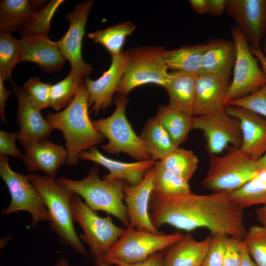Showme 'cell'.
<instances>
[{"label": "cell", "mask_w": 266, "mask_h": 266, "mask_svg": "<svg viewBox=\"0 0 266 266\" xmlns=\"http://www.w3.org/2000/svg\"><path fill=\"white\" fill-rule=\"evenodd\" d=\"M149 215L154 227L163 225L190 232L206 229L211 235H223L243 240L247 230L244 209L233 201L230 192L199 195L192 192L181 196L152 193Z\"/></svg>", "instance_id": "6da1fadb"}, {"label": "cell", "mask_w": 266, "mask_h": 266, "mask_svg": "<svg viewBox=\"0 0 266 266\" xmlns=\"http://www.w3.org/2000/svg\"><path fill=\"white\" fill-rule=\"evenodd\" d=\"M89 107V96L84 82L64 109L50 112L45 117L53 130L63 133L68 165H77L81 152L96 147L103 140L104 136L95 128L90 119Z\"/></svg>", "instance_id": "7a4b0ae2"}, {"label": "cell", "mask_w": 266, "mask_h": 266, "mask_svg": "<svg viewBox=\"0 0 266 266\" xmlns=\"http://www.w3.org/2000/svg\"><path fill=\"white\" fill-rule=\"evenodd\" d=\"M29 179L42 198L50 217L49 227L62 243L88 258L87 251L73 226L71 202L74 193L58 183L55 177L30 173Z\"/></svg>", "instance_id": "3957f363"}, {"label": "cell", "mask_w": 266, "mask_h": 266, "mask_svg": "<svg viewBox=\"0 0 266 266\" xmlns=\"http://www.w3.org/2000/svg\"><path fill=\"white\" fill-rule=\"evenodd\" d=\"M56 182L74 194L81 196L95 211H103L119 219L126 228L130 220L126 204L123 202L124 187L127 183L122 179L107 181L101 179L97 166H92L83 179L75 180L65 177Z\"/></svg>", "instance_id": "277c9868"}, {"label": "cell", "mask_w": 266, "mask_h": 266, "mask_svg": "<svg viewBox=\"0 0 266 266\" xmlns=\"http://www.w3.org/2000/svg\"><path fill=\"white\" fill-rule=\"evenodd\" d=\"M165 51L159 46H143L125 51V71L116 93L127 96L135 88L147 84L165 87L169 78Z\"/></svg>", "instance_id": "5b68a950"}, {"label": "cell", "mask_w": 266, "mask_h": 266, "mask_svg": "<svg viewBox=\"0 0 266 266\" xmlns=\"http://www.w3.org/2000/svg\"><path fill=\"white\" fill-rule=\"evenodd\" d=\"M129 101L126 96L118 94L114 99L115 109L109 117L92 121L95 128L108 140L101 148L109 154L125 153L138 161L151 159L141 137L137 135L126 116Z\"/></svg>", "instance_id": "8992f818"}, {"label": "cell", "mask_w": 266, "mask_h": 266, "mask_svg": "<svg viewBox=\"0 0 266 266\" xmlns=\"http://www.w3.org/2000/svg\"><path fill=\"white\" fill-rule=\"evenodd\" d=\"M259 168L253 160L240 148L222 156H212L201 184L207 190L232 192L255 176Z\"/></svg>", "instance_id": "52a82bcc"}, {"label": "cell", "mask_w": 266, "mask_h": 266, "mask_svg": "<svg viewBox=\"0 0 266 266\" xmlns=\"http://www.w3.org/2000/svg\"><path fill=\"white\" fill-rule=\"evenodd\" d=\"M72 219L81 226L80 240L88 246L94 259L103 258L123 235L125 229L116 226L109 216L101 217L74 194L71 202Z\"/></svg>", "instance_id": "ba28073f"}, {"label": "cell", "mask_w": 266, "mask_h": 266, "mask_svg": "<svg viewBox=\"0 0 266 266\" xmlns=\"http://www.w3.org/2000/svg\"><path fill=\"white\" fill-rule=\"evenodd\" d=\"M0 175L11 197L10 204L2 210V214L26 211L31 214L32 227L40 222L50 221L48 210L28 175L13 171L7 156H0Z\"/></svg>", "instance_id": "9c48e42d"}, {"label": "cell", "mask_w": 266, "mask_h": 266, "mask_svg": "<svg viewBox=\"0 0 266 266\" xmlns=\"http://www.w3.org/2000/svg\"><path fill=\"white\" fill-rule=\"evenodd\" d=\"M231 35L235 47L233 78L228 88L225 103L251 94L266 84V74L242 33L234 25Z\"/></svg>", "instance_id": "30bf717a"}, {"label": "cell", "mask_w": 266, "mask_h": 266, "mask_svg": "<svg viewBox=\"0 0 266 266\" xmlns=\"http://www.w3.org/2000/svg\"><path fill=\"white\" fill-rule=\"evenodd\" d=\"M182 236L179 232L155 233L137 230L129 226L103 258L116 259L128 264L137 263L166 249Z\"/></svg>", "instance_id": "8fae6325"}, {"label": "cell", "mask_w": 266, "mask_h": 266, "mask_svg": "<svg viewBox=\"0 0 266 266\" xmlns=\"http://www.w3.org/2000/svg\"><path fill=\"white\" fill-rule=\"evenodd\" d=\"M193 129L202 131L212 156L222 152L230 144L240 148L242 141L239 121L225 108L203 115L194 116Z\"/></svg>", "instance_id": "7c38bea8"}, {"label": "cell", "mask_w": 266, "mask_h": 266, "mask_svg": "<svg viewBox=\"0 0 266 266\" xmlns=\"http://www.w3.org/2000/svg\"><path fill=\"white\" fill-rule=\"evenodd\" d=\"M93 5V0H86L77 4L73 11L66 14L65 20L69 22V28L58 41L63 56L70 64V70L84 78L93 70L91 65L83 60L81 52L85 25Z\"/></svg>", "instance_id": "4fadbf2b"}, {"label": "cell", "mask_w": 266, "mask_h": 266, "mask_svg": "<svg viewBox=\"0 0 266 266\" xmlns=\"http://www.w3.org/2000/svg\"><path fill=\"white\" fill-rule=\"evenodd\" d=\"M225 11L249 45L261 48L266 30V0H227Z\"/></svg>", "instance_id": "5bb4252c"}, {"label": "cell", "mask_w": 266, "mask_h": 266, "mask_svg": "<svg viewBox=\"0 0 266 266\" xmlns=\"http://www.w3.org/2000/svg\"><path fill=\"white\" fill-rule=\"evenodd\" d=\"M11 91L18 100L17 122L20 126L17 139L24 147L48 137L53 130L40 110L29 99L24 89L12 82Z\"/></svg>", "instance_id": "9a60e30c"}, {"label": "cell", "mask_w": 266, "mask_h": 266, "mask_svg": "<svg viewBox=\"0 0 266 266\" xmlns=\"http://www.w3.org/2000/svg\"><path fill=\"white\" fill-rule=\"evenodd\" d=\"M154 166L148 170L142 180L131 186L126 183L124 187V201L126 203L130 226L137 230L155 233L162 232L153 225L149 215V201L153 192Z\"/></svg>", "instance_id": "2e32d148"}, {"label": "cell", "mask_w": 266, "mask_h": 266, "mask_svg": "<svg viewBox=\"0 0 266 266\" xmlns=\"http://www.w3.org/2000/svg\"><path fill=\"white\" fill-rule=\"evenodd\" d=\"M225 108L239 122L242 138L240 150L257 161L266 152V119L241 107L227 105Z\"/></svg>", "instance_id": "e0dca14e"}, {"label": "cell", "mask_w": 266, "mask_h": 266, "mask_svg": "<svg viewBox=\"0 0 266 266\" xmlns=\"http://www.w3.org/2000/svg\"><path fill=\"white\" fill-rule=\"evenodd\" d=\"M125 52L112 57L108 69L96 80L86 77L85 84L89 96V106L91 111L97 115L101 110L110 106L113 96L116 93L124 73Z\"/></svg>", "instance_id": "ac0fdd59"}, {"label": "cell", "mask_w": 266, "mask_h": 266, "mask_svg": "<svg viewBox=\"0 0 266 266\" xmlns=\"http://www.w3.org/2000/svg\"><path fill=\"white\" fill-rule=\"evenodd\" d=\"M19 63L31 62L48 73L61 70L66 63L58 42L48 36L38 35L19 39Z\"/></svg>", "instance_id": "d6986e66"}, {"label": "cell", "mask_w": 266, "mask_h": 266, "mask_svg": "<svg viewBox=\"0 0 266 266\" xmlns=\"http://www.w3.org/2000/svg\"><path fill=\"white\" fill-rule=\"evenodd\" d=\"M79 158L94 162L107 168L109 172L103 176V179L107 181L122 179L131 186L139 183L146 172L157 163L152 159L134 163L120 162L106 157L96 147L81 152Z\"/></svg>", "instance_id": "ffe728a7"}, {"label": "cell", "mask_w": 266, "mask_h": 266, "mask_svg": "<svg viewBox=\"0 0 266 266\" xmlns=\"http://www.w3.org/2000/svg\"><path fill=\"white\" fill-rule=\"evenodd\" d=\"M24 147L22 159L30 173L41 170L47 175L55 177L59 168L67 162L66 148L46 138L29 144Z\"/></svg>", "instance_id": "44dd1931"}, {"label": "cell", "mask_w": 266, "mask_h": 266, "mask_svg": "<svg viewBox=\"0 0 266 266\" xmlns=\"http://www.w3.org/2000/svg\"><path fill=\"white\" fill-rule=\"evenodd\" d=\"M229 81L206 74L198 75L193 107L194 116L225 108Z\"/></svg>", "instance_id": "7402d4cb"}, {"label": "cell", "mask_w": 266, "mask_h": 266, "mask_svg": "<svg viewBox=\"0 0 266 266\" xmlns=\"http://www.w3.org/2000/svg\"><path fill=\"white\" fill-rule=\"evenodd\" d=\"M212 236L197 240L187 233L183 235L164 253V266H201L205 260Z\"/></svg>", "instance_id": "603a6c76"}, {"label": "cell", "mask_w": 266, "mask_h": 266, "mask_svg": "<svg viewBox=\"0 0 266 266\" xmlns=\"http://www.w3.org/2000/svg\"><path fill=\"white\" fill-rule=\"evenodd\" d=\"M233 41L215 39L206 44L201 64V74L229 81L235 60Z\"/></svg>", "instance_id": "cb8c5ba5"}, {"label": "cell", "mask_w": 266, "mask_h": 266, "mask_svg": "<svg viewBox=\"0 0 266 266\" xmlns=\"http://www.w3.org/2000/svg\"><path fill=\"white\" fill-rule=\"evenodd\" d=\"M46 0H2L0 2V32L11 34L40 10Z\"/></svg>", "instance_id": "d4e9b609"}, {"label": "cell", "mask_w": 266, "mask_h": 266, "mask_svg": "<svg viewBox=\"0 0 266 266\" xmlns=\"http://www.w3.org/2000/svg\"><path fill=\"white\" fill-rule=\"evenodd\" d=\"M198 76L179 71L169 72L165 88L169 96V106L194 115L193 107Z\"/></svg>", "instance_id": "484cf974"}, {"label": "cell", "mask_w": 266, "mask_h": 266, "mask_svg": "<svg viewBox=\"0 0 266 266\" xmlns=\"http://www.w3.org/2000/svg\"><path fill=\"white\" fill-rule=\"evenodd\" d=\"M151 158L161 161L178 147L155 116L145 124L140 136Z\"/></svg>", "instance_id": "4316f807"}, {"label": "cell", "mask_w": 266, "mask_h": 266, "mask_svg": "<svg viewBox=\"0 0 266 266\" xmlns=\"http://www.w3.org/2000/svg\"><path fill=\"white\" fill-rule=\"evenodd\" d=\"M206 44L185 46L165 50L164 59L168 68L196 75L201 73L202 57Z\"/></svg>", "instance_id": "83f0119b"}, {"label": "cell", "mask_w": 266, "mask_h": 266, "mask_svg": "<svg viewBox=\"0 0 266 266\" xmlns=\"http://www.w3.org/2000/svg\"><path fill=\"white\" fill-rule=\"evenodd\" d=\"M156 117L177 147L185 141L189 132L193 129L194 115L168 105L160 106Z\"/></svg>", "instance_id": "f1b7e54d"}, {"label": "cell", "mask_w": 266, "mask_h": 266, "mask_svg": "<svg viewBox=\"0 0 266 266\" xmlns=\"http://www.w3.org/2000/svg\"><path fill=\"white\" fill-rule=\"evenodd\" d=\"M131 21L119 23L103 30H98L88 34L95 42L101 44L111 57L121 54L126 38L135 29Z\"/></svg>", "instance_id": "f546056e"}, {"label": "cell", "mask_w": 266, "mask_h": 266, "mask_svg": "<svg viewBox=\"0 0 266 266\" xmlns=\"http://www.w3.org/2000/svg\"><path fill=\"white\" fill-rule=\"evenodd\" d=\"M233 202L243 208L266 204V170L259 169L254 177L230 192Z\"/></svg>", "instance_id": "4dcf8cb0"}, {"label": "cell", "mask_w": 266, "mask_h": 266, "mask_svg": "<svg viewBox=\"0 0 266 266\" xmlns=\"http://www.w3.org/2000/svg\"><path fill=\"white\" fill-rule=\"evenodd\" d=\"M189 182L166 170L157 161L154 166L152 193L165 196H181L191 193Z\"/></svg>", "instance_id": "1f68e13d"}, {"label": "cell", "mask_w": 266, "mask_h": 266, "mask_svg": "<svg viewBox=\"0 0 266 266\" xmlns=\"http://www.w3.org/2000/svg\"><path fill=\"white\" fill-rule=\"evenodd\" d=\"M160 162L165 169L189 182L198 168L199 160L192 150L178 147Z\"/></svg>", "instance_id": "d6a6232c"}, {"label": "cell", "mask_w": 266, "mask_h": 266, "mask_svg": "<svg viewBox=\"0 0 266 266\" xmlns=\"http://www.w3.org/2000/svg\"><path fill=\"white\" fill-rule=\"evenodd\" d=\"M85 79L70 70L65 78L52 85L50 106L56 111L66 107L74 98Z\"/></svg>", "instance_id": "836d02e7"}, {"label": "cell", "mask_w": 266, "mask_h": 266, "mask_svg": "<svg viewBox=\"0 0 266 266\" xmlns=\"http://www.w3.org/2000/svg\"><path fill=\"white\" fill-rule=\"evenodd\" d=\"M63 0H52L37 11L17 31L21 38L33 36H48L51 20Z\"/></svg>", "instance_id": "e575fe53"}, {"label": "cell", "mask_w": 266, "mask_h": 266, "mask_svg": "<svg viewBox=\"0 0 266 266\" xmlns=\"http://www.w3.org/2000/svg\"><path fill=\"white\" fill-rule=\"evenodd\" d=\"M19 40L10 34L0 33V77L11 83V72L19 63Z\"/></svg>", "instance_id": "d590c367"}, {"label": "cell", "mask_w": 266, "mask_h": 266, "mask_svg": "<svg viewBox=\"0 0 266 266\" xmlns=\"http://www.w3.org/2000/svg\"><path fill=\"white\" fill-rule=\"evenodd\" d=\"M257 266H266V226H251L243 240Z\"/></svg>", "instance_id": "8d00e7d4"}, {"label": "cell", "mask_w": 266, "mask_h": 266, "mask_svg": "<svg viewBox=\"0 0 266 266\" xmlns=\"http://www.w3.org/2000/svg\"><path fill=\"white\" fill-rule=\"evenodd\" d=\"M52 86L51 83L42 82L36 77L30 78L23 88L32 103L41 111L50 106Z\"/></svg>", "instance_id": "74e56055"}, {"label": "cell", "mask_w": 266, "mask_h": 266, "mask_svg": "<svg viewBox=\"0 0 266 266\" xmlns=\"http://www.w3.org/2000/svg\"><path fill=\"white\" fill-rule=\"evenodd\" d=\"M227 105L245 108L266 119V84L251 94L228 101L225 103Z\"/></svg>", "instance_id": "f35d334b"}, {"label": "cell", "mask_w": 266, "mask_h": 266, "mask_svg": "<svg viewBox=\"0 0 266 266\" xmlns=\"http://www.w3.org/2000/svg\"><path fill=\"white\" fill-rule=\"evenodd\" d=\"M228 237L223 235L212 236V240L203 264L204 266H223Z\"/></svg>", "instance_id": "ab89813d"}, {"label": "cell", "mask_w": 266, "mask_h": 266, "mask_svg": "<svg viewBox=\"0 0 266 266\" xmlns=\"http://www.w3.org/2000/svg\"><path fill=\"white\" fill-rule=\"evenodd\" d=\"M18 132L8 133L0 131V154L1 156H10L17 159H22L23 154L18 149L16 140Z\"/></svg>", "instance_id": "60d3db41"}, {"label": "cell", "mask_w": 266, "mask_h": 266, "mask_svg": "<svg viewBox=\"0 0 266 266\" xmlns=\"http://www.w3.org/2000/svg\"><path fill=\"white\" fill-rule=\"evenodd\" d=\"M242 240L229 237L222 266H240L242 259Z\"/></svg>", "instance_id": "b9f144b4"}, {"label": "cell", "mask_w": 266, "mask_h": 266, "mask_svg": "<svg viewBox=\"0 0 266 266\" xmlns=\"http://www.w3.org/2000/svg\"><path fill=\"white\" fill-rule=\"evenodd\" d=\"M163 256L164 253H157L145 260L135 264H128L113 258H104L102 259L116 266H164Z\"/></svg>", "instance_id": "7bdbcfd3"}, {"label": "cell", "mask_w": 266, "mask_h": 266, "mask_svg": "<svg viewBox=\"0 0 266 266\" xmlns=\"http://www.w3.org/2000/svg\"><path fill=\"white\" fill-rule=\"evenodd\" d=\"M4 81L3 78L0 77V116L1 121L7 125L5 117V107L7 100L13 92L5 88L4 84Z\"/></svg>", "instance_id": "ee69618b"}, {"label": "cell", "mask_w": 266, "mask_h": 266, "mask_svg": "<svg viewBox=\"0 0 266 266\" xmlns=\"http://www.w3.org/2000/svg\"><path fill=\"white\" fill-rule=\"evenodd\" d=\"M227 0H207V14L219 16L225 11Z\"/></svg>", "instance_id": "f6af8a7d"}, {"label": "cell", "mask_w": 266, "mask_h": 266, "mask_svg": "<svg viewBox=\"0 0 266 266\" xmlns=\"http://www.w3.org/2000/svg\"><path fill=\"white\" fill-rule=\"evenodd\" d=\"M190 2L193 10L198 14L207 13V0H191Z\"/></svg>", "instance_id": "bcb514c9"}, {"label": "cell", "mask_w": 266, "mask_h": 266, "mask_svg": "<svg viewBox=\"0 0 266 266\" xmlns=\"http://www.w3.org/2000/svg\"><path fill=\"white\" fill-rule=\"evenodd\" d=\"M250 48L252 54L258 59L261 68L266 74V56L263 53L260 47L250 46Z\"/></svg>", "instance_id": "7dc6e473"}, {"label": "cell", "mask_w": 266, "mask_h": 266, "mask_svg": "<svg viewBox=\"0 0 266 266\" xmlns=\"http://www.w3.org/2000/svg\"><path fill=\"white\" fill-rule=\"evenodd\" d=\"M242 259L240 266H257L249 255L246 245L242 240Z\"/></svg>", "instance_id": "c3c4849f"}, {"label": "cell", "mask_w": 266, "mask_h": 266, "mask_svg": "<svg viewBox=\"0 0 266 266\" xmlns=\"http://www.w3.org/2000/svg\"><path fill=\"white\" fill-rule=\"evenodd\" d=\"M256 214L262 225L266 226V204L256 210Z\"/></svg>", "instance_id": "681fc988"}, {"label": "cell", "mask_w": 266, "mask_h": 266, "mask_svg": "<svg viewBox=\"0 0 266 266\" xmlns=\"http://www.w3.org/2000/svg\"><path fill=\"white\" fill-rule=\"evenodd\" d=\"M259 169L266 170V152L256 161Z\"/></svg>", "instance_id": "f907efd6"}, {"label": "cell", "mask_w": 266, "mask_h": 266, "mask_svg": "<svg viewBox=\"0 0 266 266\" xmlns=\"http://www.w3.org/2000/svg\"><path fill=\"white\" fill-rule=\"evenodd\" d=\"M94 261L95 266H116L105 261L102 258L94 259Z\"/></svg>", "instance_id": "816d5d0a"}, {"label": "cell", "mask_w": 266, "mask_h": 266, "mask_svg": "<svg viewBox=\"0 0 266 266\" xmlns=\"http://www.w3.org/2000/svg\"><path fill=\"white\" fill-rule=\"evenodd\" d=\"M54 266H70V265L66 258H61L56 261Z\"/></svg>", "instance_id": "f5cc1de1"}, {"label": "cell", "mask_w": 266, "mask_h": 266, "mask_svg": "<svg viewBox=\"0 0 266 266\" xmlns=\"http://www.w3.org/2000/svg\"><path fill=\"white\" fill-rule=\"evenodd\" d=\"M261 44L262 46L261 47V49L266 56V30Z\"/></svg>", "instance_id": "db71d44e"}, {"label": "cell", "mask_w": 266, "mask_h": 266, "mask_svg": "<svg viewBox=\"0 0 266 266\" xmlns=\"http://www.w3.org/2000/svg\"><path fill=\"white\" fill-rule=\"evenodd\" d=\"M201 266H204L203 265Z\"/></svg>", "instance_id": "11a10c76"}]
</instances>
